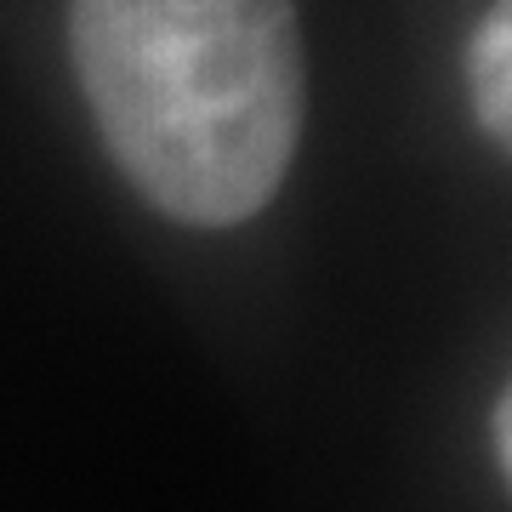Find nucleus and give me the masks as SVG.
I'll list each match as a JSON object with an SVG mask.
<instances>
[{
  "mask_svg": "<svg viewBox=\"0 0 512 512\" xmlns=\"http://www.w3.org/2000/svg\"><path fill=\"white\" fill-rule=\"evenodd\" d=\"M69 46L114 165L154 211L234 228L279 194L308 114L291 0H69Z\"/></svg>",
  "mask_w": 512,
  "mask_h": 512,
  "instance_id": "f257e3e1",
  "label": "nucleus"
},
{
  "mask_svg": "<svg viewBox=\"0 0 512 512\" xmlns=\"http://www.w3.org/2000/svg\"><path fill=\"white\" fill-rule=\"evenodd\" d=\"M467 74H473V109L478 126L490 131L495 143H507L512 131V6L495 0L484 23L473 35V52H467Z\"/></svg>",
  "mask_w": 512,
  "mask_h": 512,
  "instance_id": "f03ea898",
  "label": "nucleus"
},
{
  "mask_svg": "<svg viewBox=\"0 0 512 512\" xmlns=\"http://www.w3.org/2000/svg\"><path fill=\"white\" fill-rule=\"evenodd\" d=\"M495 461H501V473H512V404H507V393L495 399Z\"/></svg>",
  "mask_w": 512,
  "mask_h": 512,
  "instance_id": "7ed1b4c3",
  "label": "nucleus"
}]
</instances>
